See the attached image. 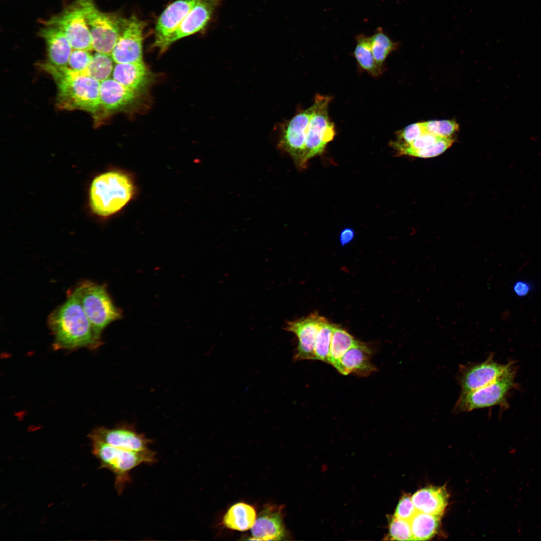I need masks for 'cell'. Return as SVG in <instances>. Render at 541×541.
<instances>
[{"mask_svg":"<svg viewBox=\"0 0 541 541\" xmlns=\"http://www.w3.org/2000/svg\"><path fill=\"white\" fill-rule=\"evenodd\" d=\"M48 326L54 337L56 349L80 347L95 349L101 345L81 302L73 292L50 315Z\"/></svg>","mask_w":541,"mask_h":541,"instance_id":"cell-1","label":"cell"},{"mask_svg":"<svg viewBox=\"0 0 541 541\" xmlns=\"http://www.w3.org/2000/svg\"><path fill=\"white\" fill-rule=\"evenodd\" d=\"M39 66L55 82L57 104L60 108L81 110L94 114L100 110V82L67 66H57L49 62L40 63Z\"/></svg>","mask_w":541,"mask_h":541,"instance_id":"cell-2","label":"cell"},{"mask_svg":"<svg viewBox=\"0 0 541 541\" xmlns=\"http://www.w3.org/2000/svg\"><path fill=\"white\" fill-rule=\"evenodd\" d=\"M132 176L119 169H112L95 176L89 189V206L97 217L107 218L121 211L135 196Z\"/></svg>","mask_w":541,"mask_h":541,"instance_id":"cell-3","label":"cell"},{"mask_svg":"<svg viewBox=\"0 0 541 541\" xmlns=\"http://www.w3.org/2000/svg\"><path fill=\"white\" fill-rule=\"evenodd\" d=\"M93 454L100 463L101 468L111 471L115 476V487L119 494L131 481L130 472L143 464H152L156 460V453L151 449L133 451L116 447L102 441L92 439Z\"/></svg>","mask_w":541,"mask_h":541,"instance_id":"cell-4","label":"cell"},{"mask_svg":"<svg viewBox=\"0 0 541 541\" xmlns=\"http://www.w3.org/2000/svg\"><path fill=\"white\" fill-rule=\"evenodd\" d=\"M73 292L78 297L96 338L101 340L103 330L112 322L120 319L122 312L114 304L104 285L85 281Z\"/></svg>","mask_w":541,"mask_h":541,"instance_id":"cell-5","label":"cell"},{"mask_svg":"<svg viewBox=\"0 0 541 541\" xmlns=\"http://www.w3.org/2000/svg\"><path fill=\"white\" fill-rule=\"evenodd\" d=\"M84 13L91 34L93 49L111 54L120 35L124 18L114 13L103 12L94 0H76Z\"/></svg>","mask_w":541,"mask_h":541,"instance_id":"cell-6","label":"cell"},{"mask_svg":"<svg viewBox=\"0 0 541 541\" xmlns=\"http://www.w3.org/2000/svg\"><path fill=\"white\" fill-rule=\"evenodd\" d=\"M332 97L317 94L316 104L308 125L304 146L303 161L305 166L309 159L320 155L335 135L334 124L329 117L328 108Z\"/></svg>","mask_w":541,"mask_h":541,"instance_id":"cell-7","label":"cell"},{"mask_svg":"<svg viewBox=\"0 0 541 541\" xmlns=\"http://www.w3.org/2000/svg\"><path fill=\"white\" fill-rule=\"evenodd\" d=\"M515 372L513 367L494 382L475 390L461 393L454 410L455 412L502 405L509 391L513 387Z\"/></svg>","mask_w":541,"mask_h":541,"instance_id":"cell-8","label":"cell"},{"mask_svg":"<svg viewBox=\"0 0 541 541\" xmlns=\"http://www.w3.org/2000/svg\"><path fill=\"white\" fill-rule=\"evenodd\" d=\"M45 23L60 28L66 35L73 49L92 51L93 49L90 31L82 9L74 0L62 11L52 16Z\"/></svg>","mask_w":541,"mask_h":541,"instance_id":"cell-9","label":"cell"},{"mask_svg":"<svg viewBox=\"0 0 541 541\" xmlns=\"http://www.w3.org/2000/svg\"><path fill=\"white\" fill-rule=\"evenodd\" d=\"M316 107L315 102L307 109L297 113L287 121L281 128L279 147L291 157L299 168L303 169V154L306 130Z\"/></svg>","mask_w":541,"mask_h":541,"instance_id":"cell-10","label":"cell"},{"mask_svg":"<svg viewBox=\"0 0 541 541\" xmlns=\"http://www.w3.org/2000/svg\"><path fill=\"white\" fill-rule=\"evenodd\" d=\"M146 23L135 16L124 18L111 56L115 63L143 61V33Z\"/></svg>","mask_w":541,"mask_h":541,"instance_id":"cell-11","label":"cell"},{"mask_svg":"<svg viewBox=\"0 0 541 541\" xmlns=\"http://www.w3.org/2000/svg\"><path fill=\"white\" fill-rule=\"evenodd\" d=\"M512 367L511 363H498L490 356L479 363L460 366L457 380L461 393L472 391L483 387L499 378Z\"/></svg>","mask_w":541,"mask_h":541,"instance_id":"cell-12","label":"cell"},{"mask_svg":"<svg viewBox=\"0 0 541 541\" xmlns=\"http://www.w3.org/2000/svg\"><path fill=\"white\" fill-rule=\"evenodd\" d=\"M327 321L325 317L316 312L287 322L284 329L295 334L298 341L294 361L315 360L314 348L317 335L322 325Z\"/></svg>","mask_w":541,"mask_h":541,"instance_id":"cell-13","label":"cell"},{"mask_svg":"<svg viewBox=\"0 0 541 541\" xmlns=\"http://www.w3.org/2000/svg\"><path fill=\"white\" fill-rule=\"evenodd\" d=\"M222 0H200L190 10L179 26L159 48L165 51L172 44L203 30L211 20Z\"/></svg>","mask_w":541,"mask_h":541,"instance_id":"cell-14","label":"cell"},{"mask_svg":"<svg viewBox=\"0 0 541 541\" xmlns=\"http://www.w3.org/2000/svg\"><path fill=\"white\" fill-rule=\"evenodd\" d=\"M91 440H98L113 446L133 451L150 449L151 441L131 426L123 425L113 428L99 427L90 434Z\"/></svg>","mask_w":541,"mask_h":541,"instance_id":"cell-15","label":"cell"},{"mask_svg":"<svg viewBox=\"0 0 541 541\" xmlns=\"http://www.w3.org/2000/svg\"><path fill=\"white\" fill-rule=\"evenodd\" d=\"M200 0H176L170 4L158 18L155 30L154 45L159 49L179 26Z\"/></svg>","mask_w":541,"mask_h":541,"instance_id":"cell-16","label":"cell"},{"mask_svg":"<svg viewBox=\"0 0 541 541\" xmlns=\"http://www.w3.org/2000/svg\"><path fill=\"white\" fill-rule=\"evenodd\" d=\"M251 539L281 540L285 539L286 532L283 521L281 506L269 505L259 514L251 528Z\"/></svg>","mask_w":541,"mask_h":541,"instance_id":"cell-17","label":"cell"},{"mask_svg":"<svg viewBox=\"0 0 541 541\" xmlns=\"http://www.w3.org/2000/svg\"><path fill=\"white\" fill-rule=\"evenodd\" d=\"M139 93L113 79L108 78L100 82L101 108L107 112L123 110L136 102Z\"/></svg>","mask_w":541,"mask_h":541,"instance_id":"cell-18","label":"cell"},{"mask_svg":"<svg viewBox=\"0 0 541 541\" xmlns=\"http://www.w3.org/2000/svg\"><path fill=\"white\" fill-rule=\"evenodd\" d=\"M43 23L39 34L46 44L48 62L57 66H67L73 49L66 35L58 26Z\"/></svg>","mask_w":541,"mask_h":541,"instance_id":"cell-19","label":"cell"},{"mask_svg":"<svg viewBox=\"0 0 541 541\" xmlns=\"http://www.w3.org/2000/svg\"><path fill=\"white\" fill-rule=\"evenodd\" d=\"M372 351L365 343L358 341L341 357L335 368L341 374L367 376L376 371L372 363Z\"/></svg>","mask_w":541,"mask_h":541,"instance_id":"cell-20","label":"cell"},{"mask_svg":"<svg viewBox=\"0 0 541 541\" xmlns=\"http://www.w3.org/2000/svg\"><path fill=\"white\" fill-rule=\"evenodd\" d=\"M113 79L131 89L140 92L149 84L150 73L143 61L116 63Z\"/></svg>","mask_w":541,"mask_h":541,"instance_id":"cell-21","label":"cell"},{"mask_svg":"<svg viewBox=\"0 0 541 541\" xmlns=\"http://www.w3.org/2000/svg\"><path fill=\"white\" fill-rule=\"evenodd\" d=\"M411 497L418 511L441 516L447 506L448 495L443 487H430L417 491Z\"/></svg>","mask_w":541,"mask_h":541,"instance_id":"cell-22","label":"cell"},{"mask_svg":"<svg viewBox=\"0 0 541 541\" xmlns=\"http://www.w3.org/2000/svg\"><path fill=\"white\" fill-rule=\"evenodd\" d=\"M254 508L244 502L231 506L224 515L223 523L227 528L240 531L251 529L256 519Z\"/></svg>","mask_w":541,"mask_h":541,"instance_id":"cell-23","label":"cell"},{"mask_svg":"<svg viewBox=\"0 0 541 541\" xmlns=\"http://www.w3.org/2000/svg\"><path fill=\"white\" fill-rule=\"evenodd\" d=\"M356 45L353 52L360 67L373 76L381 75L382 68L376 63L371 47L370 38L363 34L356 37Z\"/></svg>","mask_w":541,"mask_h":541,"instance_id":"cell-24","label":"cell"},{"mask_svg":"<svg viewBox=\"0 0 541 541\" xmlns=\"http://www.w3.org/2000/svg\"><path fill=\"white\" fill-rule=\"evenodd\" d=\"M441 516L417 511L409 521L413 540L432 538L439 527Z\"/></svg>","mask_w":541,"mask_h":541,"instance_id":"cell-25","label":"cell"},{"mask_svg":"<svg viewBox=\"0 0 541 541\" xmlns=\"http://www.w3.org/2000/svg\"><path fill=\"white\" fill-rule=\"evenodd\" d=\"M357 342L346 330L337 325L332 337L328 363L335 368L341 357Z\"/></svg>","mask_w":541,"mask_h":541,"instance_id":"cell-26","label":"cell"},{"mask_svg":"<svg viewBox=\"0 0 541 541\" xmlns=\"http://www.w3.org/2000/svg\"><path fill=\"white\" fill-rule=\"evenodd\" d=\"M369 38L375 61L382 68L388 56L397 49L398 44L391 40L381 27H378Z\"/></svg>","mask_w":541,"mask_h":541,"instance_id":"cell-27","label":"cell"},{"mask_svg":"<svg viewBox=\"0 0 541 541\" xmlns=\"http://www.w3.org/2000/svg\"><path fill=\"white\" fill-rule=\"evenodd\" d=\"M114 62L111 54L96 52L85 73L101 82L110 78L115 66Z\"/></svg>","mask_w":541,"mask_h":541,"instance_id":"cell-28","label":"cell"},{"mask_svg":"<svg viewBox=\"0 0 541 541\" xmlns=\"http://www.w3.org/2000/svg\"><path fill=\"white\" fill-rule=\"evenodd\" d=\"M336 326L327 320L320 328L315 344V360L328 363L332 337Z\"/></svg>","mask_w":541,"mask_h":541,"instance_id":"cell-29","label":"cell"},{"mask_svg":"<svg viewBox=\"0 0 541 541\" xmlns=\"http://www.w3.org/2000/svg\"><path fill=\"white\" fill-rule=\"evenodd\" d=\"M425 133L442 137H450L459 129V125L452 120H432L422 122Z\"/></svg>","mask_w":541,"mask_h":541,"instance_id":"cell-30","label":"cell"},{"mask_svg":"<svg viewBox=\"0 0 541 541\" xmlns=\"http://www.w3.org/2000/svg\"><path fill=\"white\" fill-rule=\"evenodd\" d=\"M389 537L393 540H412L410 521L394 516L389 525Z\"/></svg>","mask_w":541,"mask_h":541,"instance_id":"cell-31","label":"cell"},{"mask_svg":"<svg viewBox=\"0 0 541 541\" xmlns=\"http://www.w3.org/2000/svg\"><path fill=\"white\" fill-rule=\"evenodd\" d=\"M454 139L451 137H442L434 145L426 148L414 151L408 156L420 158H430L438 156L451 146Z\"/></svg>","mask_w":541,"mask_h":541,"instance_id":"cell-32","label":"cell"},{"mask_svg":"<svg viewBox=\"0 0 541 541\" xmlns=\"http://www.w3.org/2000/svg\"><path fill=\"white\" fill-rule=\"evenodd\" d=\"M92 57L93 55L89 51L73 49L69 58L68 65L74 71L85 72Z\"/></svg>","mask_w":541,"mask_h":541,"instance_id":"cell-33","label":"cell"},{"mask_svg":"<svg viewBox=\"0 0 541 541\" xmlns=\"http://www.w3.org/2000/svg\"><path fill=\"white\" fill-rule=\"evenodd\" d=\"M425 133L422 122L411 124L397 132V139L391 145L409 143Z\"/></svg>","mask_w":541,"mask_h":541,"instance_id":"cell-34","label":"cell"},{"mask_svg":"<svg viewBox=\"0 0 541 541\" xmlns=\"http://www.w3.org/2000/svg\"><path fill=\"white\" fill-rule=\"evenodd\" d=\"M417 511L412 497L408 495H404L397 504L394 516L410 521Z\"/></svg>","mask_w":541,"mask_h":541,"instance_id":"cell-35","label":"cell"},{"mask_svg":"<svg viewBox=\"0 0 541 541\" xmlns=\"http://www.w3.org/2000/svg\"><path fill=\"white\" fill-rule=\"evenodd\" d=\"M532 289V286L529 282L523 280L516 281L513 286V290L518 297L526 296Z\"/></svg>","mask_w":541,"mask_h":541,"instance_id":"cell-36","label":"cell"},{"mask_svg":"<svg viewBox=\"0 0 541 541\" xmlns=\"http://www.w3.org/2000/svg\"><path fill=\"white\" fill-rule=\"evenodd\" d=\"M355 236V232L351 228H346L340 233L339 240L341 246H343L350 243Z\"/></svg>","mask_w":541,"mask_h":541,"instance_id":"cell-37","label":"cell"}]
</instances>
